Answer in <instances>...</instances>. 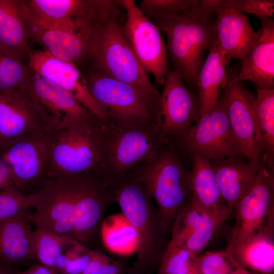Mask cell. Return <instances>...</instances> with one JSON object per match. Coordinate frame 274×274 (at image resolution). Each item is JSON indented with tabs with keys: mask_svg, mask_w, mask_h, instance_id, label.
<instances>
[{
	"mask_svg": "<svg viewBox=\"0 0 274 274\" xmlns=\"http://www.w3.org/2000/svg\"><path fill=\"white\" fill-rule=\"evenodd\" d=\"M221 0H199V4L171 19L154 23L166 35L168 62L187 86L197 88L204 54L216 39L217 9Z\"/></svg>",
	"mask_w": 274,
	"mask_h": 274,
	"instance_id": "cell-1",
	"label": "cell"
},
{
	"mask_svg": "<svg viewBox=\"0 0 274 274\" xmlns=\"http://www.w3.org/2000/svg\"><path fill=\"white\" fill-rule=\"evenodd\" d=\"M105 122L93 115L66 119L49 131L48 178L89 172L102 173Z\"/></svg>",
	"mask_w": 274,
	"mask_h": 274,
	"instance_id": "cell-2",
	"label": "cell"
},
{
	"mask_svg": "<svg viewBox=\"0 0 274 274\" xmlns=\"http://www.w3.org/2000/svg\"><path fill=\"white\" fill-rule=\"evenodd\" d=\"M162 146L151 160L138 165L128 174L146 188L155 201L166 235L191 200V173L173 149H163Z\"/></svg>",
	"mask_w": 274,
	"mask_h": 274,
	"instance_id": "cell-3",
	"label": "cell"
},
{
	"mask_svg": "<svg viewBox=\"0 0 274 274\" xmlns=\"http://www.w3.org/2000/svg\"><path fill=\"white\" fill-rule=\"evenodd\" d=\"M119 18L109 20L98 29L87 69L132 85L160 106V93L126 40Z\"/></svg>",
	"mask_w": 274,
	"mask_h": 274,
	"instance_id": "cell-4",
	"label": "cell"
},
{
	"mask_svg": "<svg viewBox=\"0 0 274 274\" xmlns=\"http://www.w3.org/2000/svg\"><path fill=\"white\" fill-rule=\"evenodd\" d=\"M114 201L122 213L136 229L139 245L136 272L156 261L163 252V232L157 208L146 188L134 177L127 174L113 186Z\"/></svg>",
	"mask_w": 274,
	"mask_h": 274,
	"instance_id": "cell-5",
	"label": "cell"
},
{
	"mask_svg": "<svg viewBox=\"0 0 274 274\" xmlns=\"http://www.w3.org/2000/svg\"><path fill=\"white\" fill-rule=\"evenodd\" d=\"M160 125L151 122L120 126L105 122L106 150L101 174L112 186L134 167L151 160L167 143L160 135Z\"/></svg>",
	"mask_w": 274,
	"mask_h": 274,
	"instance_id": "cell-6",
	"label": "cell"
},
{
	"mask_svg": "<svg viewBox=\"0 0 274 274\" xmlns=\"http://www.w3.org/2000/svg\"><path fill=\"white\" fill-rule=\"evenodd\" d=\"M19 3L29 39L52 56L74 63L82 72L88 68L98 29L80 17L61 21L43 20L31 13L23 0Z\"/></svg>",
	"mask_w": 274,
	"mask_h": 274,
	"instance_id": "cell-7",
	"label": "cell"
},
{
	"mask_svg": "<svg viewBox=\"0 0 274 274\" xmlns=\"http://www.w3.org/2000/svg\"><path fill=\"white\" fill-rule=\"evenodd\" d=\"M84 75L90 93L105 113L106 122L120 126L161 124L160 106L134 87L91 69Z\"/></svg>",
	"mask_w": 274,
	"mask_h": 274,
	"instance_id": "cell-8",
	"label": "cell"
},
{
	"mask_svg": "<svg viewBox=\"0 0 274 274\" xmlns=\"http://www.w3.org/2000/svg\"><path fill=\"white\" fill-rule=\"evenodd\" d=\"M179 138L182 146L192 156L199 155L209 160L245 157L231 128L221 93L213 109L200 117Z\"/></svg>",
	"mask_w": 274,
	"mask_h": 274,
	"instance_id": "cell-9",
	"label": "cell"
},
{
	"mask_svg": "<svg viewBox=\"0 0 274 274\" xmlns=\"http://www.w3.org/2000/svg\"><path fill=\"white\" fill-rule=\"evenodd\" d=\"M77 174L48 179L38 190L27 196L30 214L36 228L62 235H72L74 221ZM72 237V236H71Z\"/></svg>",
	"mask_w": 274,
	"mask_h": 274,
	"instance_id": "cell-10",
	"label": "cell"
},
{
	"mask_svg": "<svg viewBox=\"0 0 274 274\" xmlns=\"http://www.w3.org/2000/svg\"><path fill=\"white\" fill-rule=\"evenodd\" d=\"M125 13L123 33L143 68L162 86L168 68L166 45L159 27L139 9L134 0H120Z\"/></svg>",
	"mask_w": 274,
	"mask_h": 274,
	"instance_id": "cell-11",
	"label": "cell"
},
{
	"mask_svg": "<svg viewBox=\"0 0 274 274\" xmlns=\"http://www.w3.org/2000/svg\"><path fill=\"white\" fill-rule=\"evenodd\" d=\"M49 132L26 135L0 156L10 169L12 185L26 196L49 179Z\"/></svg>",
	"mask_w": 274,
	"mask_h": 274,
	"instance_id": "cell-12",
	"label": "cell"
},
{
	"mask_svg": "<svg viewBox=\"0 0 274 274\" xmlns=\"http://www.w3.org/2000/svg\"><path fill=\"white\" fill-rule=\"evenodd\" d=\"M114 201L113 187L100 173L77 174L73 229L71 236L88 243L96 235L106 210Z\"/></svg>",
	"mask_w": 274,
	"mask_h": 274,
	"instance_id": "cell-13",
	"label": "cell"
},
{
	"mask_svg": "<svg viewBox=\"0 0 274 274\" xmlns=\"http://www.w3.org/2000/svg\"><path fill=\"white\" fill-rule=\"evenodd\" d=\"M160 94V135L168 143L172 136L179 138L200 117L198 96L168 67Z\"/></svg>",
	"mask_w": 274,
	"mask_h": 274,
	"instance_id": "cell-14",
	"label": "cell"
},
{
	"mask_svg": "<svg viewBox=\"0 0 274 274\" xmlns=\"http://www.w3.org/2000/svg\"><path fill=\"white\" fill-rule=\"evenodd\" d=\"M51 129L42 111L23 90L0 92V156L22 137Z\"/></svg>",
	"mask_w": 274,
	"mask_h": 274,
	"instance_id": "cell-15",
	"label": "cell"
},
{
	"mask_svg": "<svg viewBox=\"0 0 274 274\" xmlns=\"http://www.w3.org/2000/svg\"><path fill=\"white\" fill-rule=\"evenodd\" d=\"M233 211L236 224L231 237L274 225V172L261 163L255 179L235 203Z\"/></svg>",
	"mask_w": 274,
	"mask_h": 274,
	"instance_id": "cell-16",
	"label": "cell"
},
{
	"mask_svg": "<svg viewBox=\"0 0 274 274\" xmlns=\"http://www.w3.org/2000/svg\"><path fill=\"white\" fill-rule=\"evenodd\" d=\"M27 64L31 70L69 93L80 104L106 121L102 108L90 93L84 74L72 62L43 50H31Z\"/></svg>",
	"mask_w": 274,
	"mask_h": 274,
	"instance_id": "cell-17",
	"label": "cell"
},
{
	"mask_svg": "<svg viewBox=\"0 0 274 274\" xmlns=\"http://www.w3.org/2000/svg\"><path fill=\"white\" fill-rule=\"evenodd\" d=\"M231 128L245 157L260 160L262 155L254 112L256 96L242 82L229 79L220 89Z\"/></svg>",
	"mask_w": 274,
	"mask_h": 274,
	"instance_id": "cell-18",
	"label": "cell"
},
{
	"mask_svg": "<svg viewBox=\"0 0 274 274\" xmlns=\"http://www.w3.org/2000/svg\"><path fill=\"white\" fill-rule=\"evenodd\" d=\"M31 71L30 79L23 90L42 111L51 129L66 119L94 115L67 91Z\"/></svg>",
	"mask_w": 274,
	"mask_h": 274,
	"instance_id": "cell-19",
	"label": "cell"
},
{
	"mask_svg": "<svg viewBox=\"0 0 274 274\" xmlns=\"http://www.w3.org/2000/svg\"><path fill=\"white\" fill-rule=\"evenodd\" d=\"M216 42L227 66L233 59L242 60L261 33L255 31L247 16L236 10L219 7L215 13Z\"/></svg>",
	"mask_w": 274,
	"mask_h": 274,
	"instance_id": "cell-20",
	"label": "cell"
},
{
	"mask_svg": "<svg viewBox=\"0 0 274 274\" xmlns=\"http://www.w3.org/2000/svg\"><path fill=\"white\" fill-rule=\"evenodd\" d=\"M261 22V33L241 60L238 75L233 81L249 80L258 89H274V20L266 16H256Z\"/></svg>",
	"mask_w": 274,
	"mask_h": 274,
	"instance_id": "cell-21",
	"label": "cell"
},
{
	"mask_svg": "<svg viewBox=\"0 0 274 274\" xmlns=\"http://www.w3.org/2000/svg\"><path fill=\"white\" fill-rule=\"evenodd\" d=\"M226 251L242 269L274 273V225L231 237Z\"/></svg>",
	"mask_w": 274,
	"mask_h": 274,
	"instance_id": "cell-22",
	"label": "cell"
},
{
	"mask_svg": "<svg viewBox=\"0 0 274 274\" xmlns=\"http://www.w3.org/2000/svg\"><path fill=\"white\" fill-rule=\"evenodd\" d=\"M219 225L212 215L191 198L173 223L169 242L198 255L206 247Z\"/></svg>",
	"mask_w": 274,
	"mask_h": 274,
	"instance_id": "cell-23",
	"label": "cell"
},
{
	"mask_svg": "<svg viewBox=\"0 0 274 274\" xmlns=\"http://www.w3.org/2000/svg\"><path fill=\"white\" fill-rule=\"evenodd\" d=\"M222 197L230 214L237 201L255 179L261 167L260 160L226 158L210 160Z\"/></svg>",
	"mask_w": 274,
	"mask_h": 274,
	"instance_id": "cell-24",
	"label": "cell"
},
{
	"mask_svg": "<svg viewBox=\"0 0 274 274\" xmlns=\"http://www.w3.org/2000/svg\"><path fill=\"white\" fill-rule=\"evenodd\" d=\"M191 200L212 215L220 224L231 214L223 200L215 174L209 159L192 156Z\"/></svg>",
	"mask_w": 274,
	"mask_h": 274,
	"instance_id": "cell-25",
	"label": "cell"
},
{
	"mask_svg": "<svg viewBox=\"0 0 274 274\" xmlns=\"http://www.w3.org/2000/svg\"><path fill=\"white\" fill-rule=\"evenodd\" d=\"M30 215L25 210L0 224L1 259L10 263L36 259Z\"/></svg>",
	"mask_w": 274,
	"mask_h": 274,
	"instance_id": "cell-26",
	"label": "cell"
},
{
	"mask_svg": "<svg viewBox=\"0 0 274 274\" xmlns=\"http://www.w3.org/2000/svg\"><path fill=\"white\" fill-rule=\"evenodd\" d=\"M19 0H0V48L23 61L32 49Z\"/></svg>",
	"mask_w": 274,
	"mask_h": 274,
	"instance_id": "cell-27",
	"label": "cell"
},
{
	"mask_svg": "<svg viewBox=\"0 0 274 274\" xmlns=\"http://www.w3.org/2000/svg\"><path fill=\"white\" fill-rule=\"evenodd\" d=\"M226 66L215 39L197 78L200 117L213 109L219 97L220 89L226 84L228 81Z\"/></svg>",
	"mask_w": 274,
	"mask_h": 274,
	"instance_id": "cell-28",
	"label": "cell"
},
{
	"mask_svg": "<svg viewBox=\"0 0 274 274\" xmlns=\"http://www.w3.org/2000/svg\"><path fill=\"white\" fill-rule=\"evenodd\" d=\"M254 112L262 151L261 162L274 172V89L257 88Z\"/></svg>",
	"mask_w": 274,
	"mask_h": 274,
	"instance_id": "cell-29",
	"label": "cell"
},
{
	"mask_svg": "<svg viewBox=\"0 0 274 274\" xmlns=\"http://www.w3.org/2000/svg\"><path fill=\"white\" fill-rule=\"evenodd\" d=\"M100 229L102 242L110 251L121 255L136 253L139 245L138 232L122 213L104 219Z\"/></svg>",
	"mask_w": 274,
	"mask_h": 274,
	"instance_id": "cell-30",
	"label": "cell"
},
{
	"mask_svg": "<svg viewBox=\"0 0 274 274\" xmlns=\"http://www.w3.org/2000/svg\"><path fill=\"white\" fill-rule=\"evenodd\" d=\"M37 17L48 21L72 19L86 13L94 0H23Z\"/></svg>",
	"mask_w": 274,
	"mask_h": 274,
	"instance_id": "cell-31",
	"label": "cell"
},
{
	"mask_svg": "<svg viewBox=\"0 0 274 274\" xmlns=\"http://www.w3.org/2000/svg\"><path fill=\"white\" fill-rule=\"evenodd\" d=\"M31 72L27 64L0 48V92L23 90L30 79Z\"/></svg>",
	"mask_w": 274,
	"mask_h": 274,
	"instance_id": "cell-32",
	"label": "cell"
},
{
	"mask_svg": "<svg viewBox=\"0 0 274 274\" xmlns=\"http://www.w3.org/2000/svg\"><path fill=\"white\" fill-rule=\"evenodd\" d=\"M75 239L43 228L34 231L36 258L42 264L54 269L55 260L63 249Z\"/></svg>",
	"mask_w": 274,
	"mask_h": 274,
	"instance_id": "cell-33",
	"label": "cell"
},
{
	"mask_svg": "<svg viewBox=\"0 0 274 274\" xmlns=\"http://www.w3.org/2000/svg\"><path fill=\"white\" fill-rule=\"evenodd\" d=\"M197 255L170 242L164 248L157 274H193Z\"/></svg>",
	"mask_w": 274,
	"mask_h": 274,
	"instance_id": "cell-34",
	"label": "cell"
},
{
	"mask_svg": "<svg viewBox=\"0 0 274 274\" xmlns=\"http://www.w3.org/2000/svg\"><path fill=\"white\" fill-rule=\"evenodd\" d=\"M199 3V0H142L137 6L155 23L175 17Z\"/></svg>",
	"mask_w": 274,
	"mask_h": 274,
	"instance_id": "cell-35",
	"label": "cell"
},
{
	"mask_svg": "<svg viewBox=\"0 0 274 274\" xmlns=\"http://www.w3.org/2000/svg\"><path fill=\"white\" fill-rule=\"evenodd\" d=\"M241 269L226 251L207 252L196 259V272L199 274H237Z\"/></svg>",
	"mask_w": 274,
	"mask_h": 274,
	"instance_id": "cell-36",
	"label": "cell"
},
{
	"mask_svg": "<svg viewBox=\"0 0 274 274\" xmlns=\"http://www.w3.org/2000/svg\"><path fill=\"white\" fill-rule=\"evenodd\" d=\"M30 207L27 196L12 184L0 189V224Z\"/></svg>",
	"mask_w": 274,
	"mask_h": 274,
	"instance_id": "cell-37",
	"label": "cell"
},
{
	"mask_svg": "<svg viewBox=\"0 0 274 274\" xmlns=\"http://www.w3.org/2000/svg\"><path fill=\"white\" fill-rule=\"evenodd\" d=\"M221 6L255 16H274L273 0H222Z\"/></svg>",
	"mask_w": 274,
	"mask_h": 274,
	"instance_id": "cell-38",
	"label": "cell"
},
{
	"mask_svg": "<svg viewBox=\"0 0 274 274\" xmlns=\"http://www.w3.org/2000/svg\"><path fill=\"white\" fill-rule=\"evenodd\" d=\"M119 265L101 253L94 251L93 256L82 274H120Z\"/></svg>",
	"mask_w": 274,
	"mask_h": 274,
	"instance_id": "cell-39",
	"label": "cell"
},
{
	"mask_svg": "<svg viewBox=\"0 0 274 274\" xmlns=\"http://www.w3.org/2000/svg\"><path fill=\"white\" fill-rule=\"evenodd\" d=\"M93 252L83 246L65 267L61 274H82L91 260Z\"/></svg>",
	"mask_w": 274,
	"mask_h": 274,
	"instance_id": "cell-40",
	"label": "cell"
},
{
	"mask_svg": "<svg viewBox=\"0 0 274 274\" xmlns=\"http://www.w3.org/2000/svg\"><path fill=\"white\" fill-rule=\"evenodd\" d=\"M15 274H56V273L53 268L41 264L33 265L27 269L16 272Z\"/></svg>",
	"mask_w": 274,
	"mask_h": 274,
	"instance_id": "cell-41",
	"label": "cell"
},
{
	"mask_svg": "<svg viewBox=\"0 0 274 274\" xmlns=\"http://www.w3.org/2000/svg\"><path fill=\"white\" fill-rule=\"evenodd\" d=\"M12 184L9 167L0 161V189Z\"/></svg>",
	"mask_w": 274,
	"mask_h": 274,
	"instance_id": "cell-42",
	"label": "cell"
},
{
	"mask_svg": "<svg viewBox=\"0 0 274 274\" xmlns=\"http://www.w3.org/2000/svg\"><path fill=\"white\" fill-rule=\"evenodd\" d=\"M0 274H15L10 263L0 258Z\"/></svg>",
	"mask_w": 274,
	"mask_h": 274,
	"instance_id": "cell-43",
	"label": "cell"
},
{
	"mask_svg": "<svg viewBox=\"0 0 274 274\" xmlns=\"http://www.w3.org/2000/svg\"><path fill=\"white\" fill-rule=\"evenodd\" d=\"M237 274H261L249 270H247L244 269H241Z\"/></svg>",
	"mask_w": 274,
	"mask_h": 274,
	"instance_id": "cell-44",
	"label": "cell"
},
{
	"mask_svg": "<svg viewBox=\"0 0 274 274\" xmlns=\"http://www.w3.org/2000/svg\"><path fill=\"white\" fill-rule=\"evenodd\" d=\"M193 274H199V273H198V272H196L194 273Z\"/></svg>",
	"mask_w": 274,
	"mask_h": 274,
	"instance_id": "cell-45",
	"label": "cell"
}]
</instances>
